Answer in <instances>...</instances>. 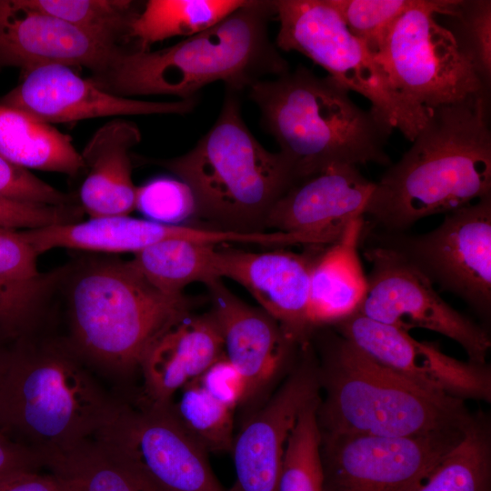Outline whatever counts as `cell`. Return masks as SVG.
Instances as JSON below:
<instances>
[{
  "label": "cell",
  "mask_w": 491,
  "mask_h": 491,
  "mask_svg": "<svg viewBox=\"0 0 491 491\" xmlns=\"http://www.w3.org/2000/svg\"><path fill=\"white\" fill-rule=\"evenodd\" d=\"M0 197L52 205H73V197L0 155Z\"/></svg>",
  "instance_id": "obj_37"
},
{
  "label": "cell",
  "mask_w": 491,
  "mask_h": 491,
  "mask_svg": "<svg viewBox=\"0 0 491 491\" xmlns=\"http://www.w3.org/2000/svg\"><path fill=\"white\" fill-rule=\"evenodd\" d=\"M319 392L316 364L305 356L235 436L231 452L235 477L226 491H278L289 434L301 410Z\"/></svg>",
  "instance_id": "obj_18"
},
{
  "label": "cell",
  "mask_w": 491,
  "mask_h": 491,
  "mask_svg": "<svg viewBox=\"0 0 491 491\" xmlns=\"http://www.w3.org/2000/svg\"><path fill=\"white\" fill-rule=\"evenodd\" d=\"M448 0H417L376 56L396 95L427 117L431 110L487 92L452 33L437 19Z\"/></svg>",
  "instance_id": "obj_9"
},
{
  "label": "cell",
  "mask_w": 491,
  "mask_h": 491,
  "mask_svg": "<svg viewBox=\"0 0 491 491\" xmlns=\"http://www.w3.org/2000/svg\"><path fill=\"white\" fill-rule=\"evenodd\" d=\"M221 333L225 358L247 386V403L256 401L274 382L296 345L278 322L261 308L245 303L222 279L205 284Z\"/></svg>",
  "instance_id": "obj_20"
},
{
  "label": "cell",
  "mask_w": 491,
  "mask_h": 491,
  "mask_svg": "<svg viewBox=\"0 0 491 491\" xmlns=\"http://www.w3.org/2000/svg\"><path fill=\"white\" fill-rule=\"evenodd\" d=\"M134 476L136 478L139 491H165L148 479L137 475L134 474Z\"/></svg>",
  "instance_id": "obj_43"
},
{
  "label": "cell",
  "mask_w": 491,
  "mask_h": 491,
  "mask_svg": "<svg viewBox=\"0 0 491 491\" xmlns=\"http://www.w3.org/2000/svg\"><path fill=\"white\" fill-rule=\"evenodd\" d=\"M197 101L198 96L173 102L123 97L99 88L71 67L52 65L24 72L21 82L0 104L51 125L115 115H185Z\"/></svg>",
  "instance_id": "obj_17"
},
{
  "label": "cell",
  "mask_w": 491,
  "mask_h": 491,
  "mask_svg": "<svg viewBox=\"0 0 491 491\" xmlns=\"http://www.w3.org/2000/svg\"><path fill=\"white\" fill-rule=\"evenodd\" d=\"M140 141L135 123L115 119L97 129L80 153L87 172L80 201L91 218L125 216L135 209L129 153Z\"/></svg>",
  "instance_id": "obj_22"
},
{
  "label": "cell",
  "mask_w": 491,
  "mask_h": 491,
  "mask_svg": "<svg viewBox=\"0 0 491 491\" xmlns=\"http://www.w3.org/2000/svg\"><path fill=\"white\" fill-rule=\"evenodd\" d=\"M415 491H491V430L478 412L458 444Z\"/></svg>",
  "instance_id": "obj_28"
},
{
  "label": "cell",
  "mask_w": 491,
  "mask_h": 491,
  "mask_svg": "<svg viewBox=\"0 0 491 491\" xmlns=\"http://www.w3.org/2000/svg\"><path fill=\"white\" fill-rule=\"evenodd\" d=\"M240 92L225 87L215 124L187 153L155 163L193 191L197 215L225 229L258 232L277 199L296 182L279 153L267 151L241 114Z\"/></svg>",
  "instance_id": "obj_6"
},
{
  "label": "cell",
  "mask_w": 491,
  "mask_h": 491,
  "mask_svg": "<svg viewBox=\"0 0 491 491\" xmlns=\"http://www.w3.org/2000/svg\"><path fill=\"white\" fill-rule=\"evenodd\" d=\"M374 185L356 166H331L291 185L271 207L264 226L293 235L303 246H330L364 216Z\"/></svg>",
  "instance_id": "obj_16"
},
{
  "label": "cell",
  "mask_w": 491,
  "mask_h": 491,
  "mask_svg": "<svg viewBox=\"0 0 491 491\" xmlns=\"http://www.w3.org/2000/svg\"><path fill=\"white\" fill-rule=\"evenodd\" d=\"M421 235H376L403 254L434 286L466 301L478 315L491 312V195L445 214Z\"/></svg>",
  "instance_id": "obj_11"
},
{
  "label": "cell",
  "mask_w": 491,
  "mask_h": 491,
  "mask_svg": "<svg viewBox=\"0 0 491 491\" xmlns=\"http://www.w3.org/2000/svg\"><path fill=\"white\" fill-rule=\"evenodd\" d=\"M465 429L409 437L321 433L325 491H415Z\"/></svg>",
  "instance_id": "obj_13"
},
{
  "label": "cell",
  "mask_w": 491,
  "mask_h": 491,
  "mask_svg": "<svg viewBox=\"0 0 491 491\" xmlns=\"http://www.w3.org/2000/svg\"><path fill=\"white\" fill-rule=\"evenodd\" d=\"M135 208L165 225H180L197 215L193 191L179 178L157 177L136 186Z\"/></svg>",
  "instance_id": "obj_36"
},
{
  "label": "cell",
  "mask_w": 491,
  "mask_h": 491,
  "mask_svg": "<svg viewBox=\"0 0 491 491\" xmlns=\"http://www.w3.org/2000/svg\"><path fill=\"white\" fill-rule=\"evenodd\" d=\"M72 347L115 374L139 367L155 341L188 314L183 295L152 286L129 262L95 260L72 276L67 293Z\"/></svg>",
  "instance_id": "obj_7"
},
{
  "label": "cell",
  "mask_w": 491,
  "mask_h": 491,
  "mask_svg": "<svg viewBox=\"0 0 491 491\" xmlns=\"http://www.w3.org/2000/svg\"><path fill=\"white\" fill-rule=\"evenodd\" d=\"M365 222V216L352 221L314 260L308 297V319L314 330L352 315L365 296L367 281L358 256Z\"/></svg>",
  "instance_id": "obj_23"
},
{
  "label": "cell",
  "mask_w": 491,
  "mask_h": 491,
  "mask_svg": "<svg viewBox=\"0 0 491 491\" xmlns=\"http://www.w3.org/2000/svg\"><path fill=\"white\" fill-rule=\"evenodd\" d=\"M273 1L246 0L212 27L164 49L116 52L90 80L126 97L166 95L189 99L204 86L222 81L237 92L265 76L290 70L269 37Z\"/></svg>",
  "instance_id": "obj_2"
},
{
  "label": "cell",
  "mask_w": 491,
  "mask_h": 491,
  "mask_svg": "<svg viewBox=\"0 0 491 491\" xmlns=\"http://www.w3.org/2000/svg\"><path fill=\"white\" fill-rule=\"evenodd\" d=\"M225 356L218 326L209 312L189 313L173 325L151 346L140 369L144 400L165 406L187 384Z\"/></svg>",
  "instance_id": "obj_21"
},
{
  "label": "cell",
  "mask_w": 491,
  "mask_h": 491,
  "mask_svg": "<svg viewBox=\"0 0 491 491\" xmlns=\"http://www.w3.org/2000/svg\"><path fill=\"white\" fill-rule=\"evenodd\" d=\"M29 8L55 16L115 48L128 39L140 12L129 0H21Z\"/></svg>",
  "instance_id": "obj_30"
},
{
  "label": "cell",
  "mask_w": 491,
  "mask_h": 491,
  "mask_svg": "<svg viewBox=\"0 0 491 491\" xmlns=\"http://www.w3.org/2000/svg\"><path fill=\"white\" fill-rule=\"evenodd\" d=\"M69 342L22 344L0 361V431L44 460L93 438L108 399Z\"/></svg>",
  "instance_id": "obj_5"
},
{
  "label": "cell",
  "mask_w": 491,
  "mask_h": 491,
  "mask_svg": "<svg viewBox=\"0 0 491 491\" xmlns=\"http://www.w3.org/2000/svg\"><path fill=\"white\" fill-rule=\"evenodd\" d=\"M316 255L216 246L211 255V274L214 279L228 278L242 286L278 322L287 338L302 346L314 331L308 319V297Z\"/></svg>",
  "instance_id": "obj_15"
},
{
  "label": "cell",
  "mask_w": 491,
  "mask_h": 491,
  "mask_svg": "<svg viewBox=\"0 0 491 491\" xmlns=\"http://www.w3.org/2000/svg\"><path fill=\"white\" fill-rule=\"evenodd\" d=\"M333 326L374 361L427 391L464 401H491L487 363L456 359L435 342L417 341L408 332L357 311Z\"/></svg>",
  "instance_id": "obj_14"
},
{
  "label": "cell",
  "mask_w": 491,
  "mask_h": 491,
  "mask_svg": "<svg viewBox=\"0 0 491 491\" xmlns=\"http://www.w3.org/2000/svg\"><path fill=\"white\" fill-rule=\"evenodd\" d=\"M120 49L21 0H0V67L17 66L26 72L52 65L85 66L94 75Z\"/></svg>",
  "instance_id": "obj_19"
},
{
  "label": "cell",
  "mask_w": 491,
  "mask_h": 491,
  "mask_svg": "<svg viewBox=\"0 0 491 491\" xmlns=\"http://www.w3.org/2000/svg\"><path fill=\"white\" fill-rule=\"evenodd\" d=\"M0 491H68L54 475L29 471L0 481Z\"/></svg>",
  "instance_id": "obj_42"
},
{
  "label": "cell",
  "mask_w": 491,
  "mask_h": 491,
  "mask_svg": "<svg viewBox=\"0 0 491 491\" xmlns=\"http://www.w3.org/2000/svg\"><path fill=\"white\" fill-rule=\"evenodd\" d=\"M273 5L279 22L278 49L307 56L348 91L365 96L393 131L415 139L428 116L418 115L396 95L381 65L329 0H275Z\"/></svg>",
  "instance_id": "obj_8"
},
{
  "label": "cell",
  "mask_w": 491,
  "mask_h": 491,
  "mask_svg": "<svg viewBox=\"0 0 491 491\" xmlns=\"http://www.w3.org/2000/svg\"><path fill=\"white\" fill-rule=\"evenodd\" d=\"M372 268L358 313L406 332L424 328L452 339L468 360L486 364L487 330L447 304L435 286L399 251L379 243L365 250Z\"/></svg>",
  "instance_id": "obj_12"
},
{
  "label": "cell",
  "mask_w": 491,
  "mask_h": 491,
  "mask_svg": "<svg viewBox=\"0 0 491 491\" xmlns=\"http://www.w3.org/2000/svg\"><path fill=\"white\" fill-rule=\"evenodd\" d=\"M83 212L75 204L52 205L0 197V226L16 230L79 222Z\"/></svg>",
  "instance_id": "obj_38"
},
{
  "label": "cell",
  "mask_w": 491,
  "mask_h": 491,
  "mask_svg": "<svg viewBox=\"0 0 491 491\" xmlns=\"http://www.w3.org/2000/svg\"><path fill=\"white\" fill-rule=\"evenodd\" d=\"M0 155L25 169L71 176L85 171L71 137L27 113L0 104Z\"/></svg>",
  "instance_id": "obj_25"
},
{
  "label": "cell",
  "mask_w": 491,
  "mask_h": 491,
  "mask_svg": "<svg viewBox=\"0 0 491 491\" xmlns=\"http://www.w3.org/2000/svg\"><path fill=\"white\" fill-rule=\"evenodd\" d=\"M40 456L0 431V481L16 474L38 471Z\"/></svg>",
  "instance_id": "obj_41"
},
{
  "label": "cell",
  "mask_w": 491,
  "mask_h": 491,
  "mask_svg": "<svg viewBox=\"0 0 491 491\" xmlns=\"http://www.w3.org/2000/svg\"><path fill=\"white\" fill-rule=\"evenodd\" d=\"M36 257L20 231L0 226V279L25 281L39 276Z\"/></svg>",
  "instance_id": "obj_39"
},
{
  "label": "cell",
  "mask_w": 491,
  "mask_h": 491,
  "mask_svg": "<svg viewBox=\"0 0 491 491\" xmlns=\"http://www.w3.org/2000/svg\"><path fill=\"white\" fill-rule=\"evenodd\" d=\"M63 276L64 269L25 281L0 279V328L11 336L26 330Z\"/></svg>",
  "instance_id": "obj_35"
},
{
  "label": "cell",
  "mask_w": 491,
  "mask_h": 491,
  "mask_svg": "<svg viewBox=\"0 0 491 491\" xmlns=\"http://www.w3.org/2000/svg\"><path fill=\"white\" fill-rule=\"evenodd\" d=\"M20 234L37 256L57 247L135 254L153 244L180 238L183 230L177 225L125 215L90 218L85 222L23 230Z\"/></svg>",
  "instance_id": "obj_24"
},
{
  "label": "cell",
  "mask_w": 491,
  "mask_h": 491,
  "mask_svg": "<svg viewBox=\"0 0 491 491\" xmlns=\"http://www.w3.org/2000/svg\"><path fill=\"white\" fill-rule=\"evenodd\" d=\"M320 396L300 412L286 441L278 491H325L321 431L317 422Z\"/></svg>",
  "instance_id": "obj_32"
},
{
  "label": "cell",
  "mask_w": 491,
  "mask_h": 491,
  "mask_svg": "<svg viewBox=\"0 0 491 491\" xmlns=\"http://www.w3.org/2000/svg\"><path fill=\"white\" fill-rule=\"evenodd\" d=\"M246 0H148L130 27L137 50L177 35L203 32L241 7Z\"/></svg>",
  "instance_id": "obj_26"
},
{
  "label": "cell",
  "mask_w": 491,
  "mask_h": 491,
  "mask_svg": "<svg viewBox=\"0 0 491 491\" xmlns=\"http://www.w3.org/2000/svg\"><path fill=\"white\" fill-rule=\"evenodd\" d=\"M4 354H5V352H1V351H0V361H1V359H2V357H3V356H4Z\"/></svg>",
  "instance_id": "obj_44"
},
{
  "label": "cell",
  "mask_w": 491,
  "mask_h": 491,
  "mask_svg": "<svg viewBox=\"0 0 491 491\" xmlns=\"http://www.w3.org/2000/svg\"><path fill=\"white\" fill-rule=\"evenodd\" d=\"M93 439L124 467L165 491H226L207 452L165 406L113 401Z\"/></svg>",
  "instance_id": "obj_10"
},
{
  "label": "cell",
  "mask_w": 491,
  "mask_h": 491,
  "mask_svg": "<svg viewBox=\"0 0 491 491\" xmlns=\"http://www.w3.org/2000/svg\"><path fill=\"white\" fill-rule=\"evenodd\" d=\"M247 90L296 181L336 165H390L386 144L393 130L333 77L299 66Z\"/></svg>",
  "instance_id": "obj_3"
},
{
  "label": "cell",
  "mask_w": 491,
  "mask_h": 491,
  "mask_svg": "<svg viewBox=\"0 0 491 491\" xmlns=\"http://www.w3.org/2000/svg\"><path fill=\"white\" fill-rule=\"evenodd\" d=\"M317 406L322 434L409 437L463 430L465 401L427 391L367 356L337 332L321 338Z\"/></svg>",
  "instance_id": "obj_4"
},
{
  "label": "cell",
  "mask_w": 491,
  "mask_h": 491,
  "mask_svg": "<svg viewBox=\"0 0 491 491\" xmlns=\"http://www.w3.org/2000/svg\"><path fill=\"white\" fill-rule=\"evenodd\" d=\"M491 195L487 92L433 109L410 148L377 183L364 216L384 233Z\"/></svg>",
  "instance_id": "obj_1"
},
{
  "label": "cell",
  "mask_w": 491,
  "mask_h": 491,
  "mask_svg": "<svg viewBox=\"0 0 491 491\" xmlns=\"http://www.w3.org/2000/svg\"><path fill=\"white\" fill-rule=\"evenodd\" d=\"M195 380L213 397L234 410L246 404V383L225 356L214 363Z\"/></svg>",
  "instance_id": "obj_40"
},
{
  "label": "cell",
  "mask_w": 491,
  "mask_h": 491,
  "mask_svg": "<svg viewBox=\"0 0 491 491\" xmlns=\"http://www.w3.org/2000/svg\"><path fill=\"white\" fill-rule=\"evenodd\" d=\"M178 399L165 405L186 431L207 453H227L234 444V409L224 405L196 380L184 386Z\"/></svg>",
  "instance_id": "obj_31"
},
{
  "label": "cell",
  "mask_w": 491,
  "mask_h": 491,
  "mask_svg": "<svg viewBox=\"0 0 491 491\" xmlns=\"http://www.w3.org/2000/svg\"><path fill=\"white\" fill-rule=\"evenodd\" d=\"M215 245L167 239L135 254L133 267L155 289L167 296H181L195 282L213 280L210 261Z\"/></svg>",
  "instance_id": "obj_27"
},
{
  "label": "cell",
  "mask_w": 491,
  "mask_h": 491,
  "mask_svg": "<svg viewBox=\"0 0 491 491\" xmlns=\"http://www.w3.org/2000/svg\"><path fill=\"white\" fill-rule=\"evenodd\" d=\"M347 29L376 58L396 21L417 0H329Z\"/></svg>",
  "instance_id": "obj_34"
},
{
  "label": "cell",
  "mask_w": 491,
  "mask_h": 491,
  "mask_svg": "<svg viewBox=\"0 0 491 491\" xmlns=\"http://www.w3.org/2000/svg\"><path fill=\"white\" fill-rule=\"evenodd\" d=\"M68 491H139L135 476L93 438L44 460Z\"/></svg>",
  "instance_id": "obj_29"
},
{
  "label": "cell",
  "mask_w": 491,
  "mask_h": 491,
  "mask_svg": "<svg viewBox=\"0 0 491 491\" xmlns=\"http://www.w3.org/2000/svg\"><path fill=\"white\" fill-rule=\"evenodd\" d=\"M456 44L487 87L491 78V2L449 0L441 15Z\"/></svg>",
  "instance_id": "obj_33"
}]
</instances>
